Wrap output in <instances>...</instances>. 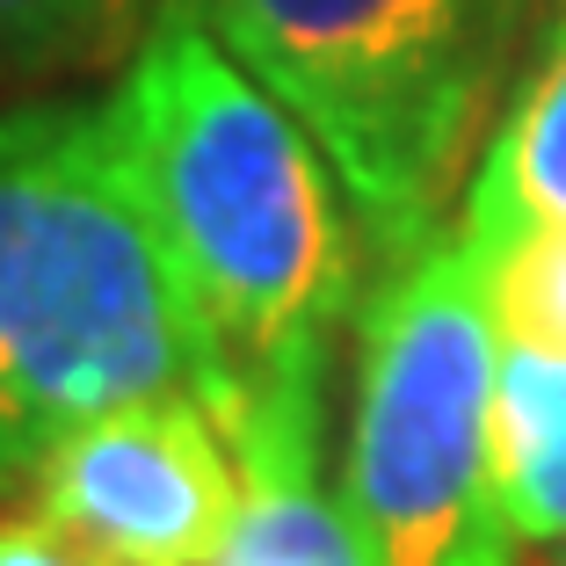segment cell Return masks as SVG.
Returning <instances> with one entry per match:
<instances>
[{
  "label": "cell",
  "instance_id": "obj_1",
  "mask_svg": "<svg viewBox=\"0 0 566 566\" xmlns=\"http://www.w3.org/2000/svg\"><path fill=\"white\" fill-rule=\"evenodd\" d=\"M109 124L197 334V400L226 443L327 436V334L356 269L319 138L218 44L197 0H160Z\"/></svg>",
  "mask_w": 566,
  "mask_h": 566
},
{
  "label": "cell",
  "instance_id": "obj_2",
  "mask_svg": "<svg viewBox=\"0 0 566 566\" xmlns=\"http://www.w3.org/2000/svg\"><path fill=\"white\" fill-rule=\"evenodd\" d=\"M197 392L175 269L124 167L109 102L0 117V486L81 421Z\"/></svg>",
  "mask_w": 566,
  "mask_h": 566
},
{
  "label": "cell",
  "instance_id": "obj_3",
  "mask_svg": "<svg viewBox=\"0 0 566 566\" xmlns=\"http://www.w3.org/2000/svg\"><path fill=\"white\" fill-rule=\"evenodd\" d=\"M218 44L319 138L370 248L421 254L472 167L523 0H197Z\"/></svg>",
  "mask_w": 566,
  "mask_h": 566
},
{
  "label": "cell",
  "instance_id": "obj_4",
  "mask_svg": "<svg viewBox=\"0 0 566 566\" xmlns=\"http://www.w3.org/2000/svg\"><path fill=\"white\" fill-rule=\"evenodd\" d=\"M494 356L458 233L378 283L342 450V501L370 566H523L494 472Z\"/></svg>",
  "mask_w": 566,
  "mask_h": 566
},
{
  "label": "cell",
  "instance_id": "obj_5",
  "mask_svg": "<svg viewBox=\"0 0 566 566\" xmlns=\"http://www.w3.org/2000/svg\"><path fill=\"white\" fill-rule=\"evenodd\" d=\"M36 516L117 566H203L240 509V458L197 392L81 421L30 472Z\"/></svg>",
  "mask_w": 566,
  "mask_h": 566
},
{
  "label": "cell",
  "instance_id": "obj_6",
  "mask_svg": "<svg viewBox=\"0 0 566 566\" xmlns=\"http://www.w3.org/2000/svg\"><path fill=\"white\" fill-rule=\"evenodd\" d=\"M240 509L203 566H370L349 501L319 486V436H248Z\"/></svg>",
  "mask_w": 566,
  "mask_h": 566
},
{
  "label": "cell",
  "instance_id": "obj_7",
  "mask_svg": "<svg viewBox=\"0 0 566 566\" xmlns=\"http://www.w3.org/2000/svg\"><path fill=\"white\" fill-rule=\"evenodd\" d=\"M494 472L516 545L566 537V356L509 349L494 356Z\"/></svg>",
  "mask_w": 566,
  "mask_h": 566
},
{
  "label": "cell",
  "instance_id": "obj_8",
  "mask_svg": "<svg viewBox=\"0 0 566 566\" xmlns=\"http://www.w3.org/2000/svg\"><path fill=\"white\" fill-rule=\"evenodd\" d=\"M465 211H537L566 218V15L537 30L531 66L472 160Z\"/></svg>",
  "mask_w": 566,
  "mask_h": 566
},
{
  "label": "cell",
  "instance_id": "obj_9",
  "mask_svg": "<svg viewBox=\"0 0 566 566\" xmlns=\"http://www.w3.org/2000/svg\"><path fill=\"white\" fill-rule=\"evenodd\" d=\"M458 248L480 276L494 342L566 356V218L458 211Z\"/></svg>",
  "mask_w": 566,
  "mask_h": 566
},
{
  "label": "cell",
  "instance_id": "obj_10",
  "mask_svg": "<svg viewBox=\"0 0 566 566\" xmlns=\"http://www.w3.org/2000/svg\"><path fill=\"white\" fill-rule=\"evenodd\" d=\"M138 0H0V66H66L117 44Z\"/></svg>",
  "mask_w": 566,
  "mask_h": 566
},
{
  "label": "cell",
  "instance_id": "obj_11",
  "mask_svg": "<svg viewBox=\"0 0 566 566\" xmlns=\"http://www.w3.org/2000/svg\"><path fill=\"white\" fill-rule=\"evenodd\" d=\"M0 566H117V559H102L95 545H81L51 516H8L0 523Z\"/></svg>",
  "mask_w": 566,
  "mask_h": 566
},
{
  "label": "cell",
  "instance_id": "obj_12",
  "mask_svg": "<svg viewBox=\"0 0 566 566\" xmlns=\"http://www.w3.org/2000/svg\"><path fill=\"white\" fill-rule=\"evenodd\" d=\"M531 566H566V537H552V545H537Z\"/></svg>",
  "mask_w": 566,
  "mask_h": 566
},
{
  "label": "cell",
  "instance_id": "obj_13",
  "mask_svg": "<svg viewBox=\"0 0 566 566\" xmlns=\"http://www.w3.org/2000/svg\"><path fill=\"white\" fill-rule=\"evenodd\" d=\"M537 8H545V22H552V15H566V0H537Z\"/></svg>",
  "mask_w": 566,
  "mask_h": 566
}]
</instances>
